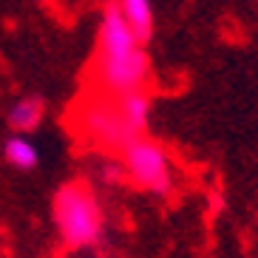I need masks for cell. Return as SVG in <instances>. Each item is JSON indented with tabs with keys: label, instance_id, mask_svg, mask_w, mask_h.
Masks as SVG:
<instances>
[{
	"label": "cell",
	"instance_id": "obj_5",
	"mask_svg": "<svg viewBox=\"0 0 258 258\" xmlns=\"http://www.w3.org/2000/svg\"><path fill=\"white\" fill-rule=\"evenodd\" d=\"M139 48L137 37L131 26L125 23V17L119 12V3H111L105 9V17H102V26H99V51L97 54H128Z\"/></svg>",
	"mask_w": 258,
	"mask_h": 258
},
{
	"label": "cell",
	"instance_id": "obj_9",
	"mask_svg": "<svg viewBox=\"0 0 258 258\" xmlns=\"http://www.w3.org/2000/svg\"><path fill=\"white\" fill-rule=\"evenodd\" d=\"M6 162L17 170H31V167H37V151H34V145L29 139H20V137H12L6 139Z\"/></svg>",
	"mask_w": 258,
	"mask_h": 258
},
{
	"label": "cell",
	"instance_id": "obj_6",
	"mask_svg": "<svg viewBox=\"0 0 258 258\" xmlns=\"http://www.w3.org/2000/svg\"><path fill=\"white\" fill-rule=\"evenodd\" d=\"M119 12L125 17V23L131 26L137 43H148L153 34V12H151V0H119Z\"/></svg>",
	"mask_w": 258,
	"mask_h": 258
},
{
	"label": "cell",
	"instance_id": "obj_8",
	"mask_svg": "<svg viewBox=\"0 0 258 258\" xmlns=\"http://www.w3.org/2000/svg\"><path fill=\"white\" fill-rule=\"evenodd\" d=\"M43 114H46L43 99L26 97V99H20V102L12 105V111H9V125H12L17 134H26V131H34L40 122H43Z\"/></svg>",
	"mask_w": 258,
	"mask_h": 258
},
{
	"label": "cell",
	"instance_id": "obj_3",
	"mask_svg": "<svg viewBox=\"0 0 258 258\" xmlns=\"http://www.w3.org/2000/svg\"><path fill=\"white\" fill-rule=\"evenodd\" d=\"M122 167H125V176L137 187L151 190V193H167L170 190L167 156L153 139L139 137L134 145H128L122 151Z\"/></svg>",
	"mask_w": 258,
	"mask_h": 258
},
{
	"label": "cell",
	"instance_id": "obj_2",
	"mask_svg": "<svg viewBox=\"0 0 258 258\" xmlns=\"http://www.w3.org/2000/svg\"><path fill=\"white\" fill-rule=\"evenodd\" d=\"M77 122H80V131H83L85 139L102 145L108 151H125L128 145H134L142 137V134H137V131L125 122L114 94H111V97L105 94V97H99V99H91V102L80 111Z\"/></svg>",
	"mask_w": 258,
	"mask_h": 258
},
{
	"label": "cell",
	"instance_id": "obj_7",
	"mask_svg": "<svg viewBox=\"0 0 258 258\" xmlns=\"http://www.w3.org/2000/svg\"><path fill=\"white\" fill-rule=\"evenodd\" d=\"M114 97H116V105H119L125 122L137 134H142L145 125H148V114H151V97L142 88L139 91H128V94H114Z\"/></svg>",
	"mask_w": 258,
	"mask_h": 258
},
{
	"label": "cell",
	"instance_id": "obj_4",
	"mask_svg": "<svg viewBox=\"0 0 258 258\" xmlns=\"http://www.w3.org/2000/svg\"><path fill=\"white\" fill-rule=\"evenodd\" d=\"M151 62L142 48H134L128 54H97L94 62V80L108 94H128L139 91L148 80Z\"/></svg>",
	"mask_w": 258,
	"mask_h": 258
},
{
	"label": "cell",
	"instance_id": "obj_1",
	"mask_svg": "<svg viewBox=\"0 0 258 258\" xmlns=\"http://www.w3.org/2000/svg\"><path fill=\"white\" fill-rule=\"evenodd\" d=\"M54 221L62 241L71 247L94 244L102 233V213L91 187L83 182H69L54 196Z\"/></svg>",
	"mask_w": 258,
	"mask_h": 258
}]
</instances>
